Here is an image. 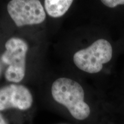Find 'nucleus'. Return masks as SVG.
<instances>
[{
	"label": "nucleus",
	"instance_id": "f257e3e1",
	"mask_svg": "<svg viewBox=\"0 0 124 124\" xmlns=\"http://www.w3.org/2000/svg\"><path fill=\"white\" fill-rule=\"evenodd\" d=\"M54 100L67 108L71 116L84 120L90 114V108L85 102V93L81 85L75 80L60 78L54 82L51 88Z\"/></svg>",
	"mask_w": 124,
	"mask_h": 124
},
{
	"label": "nucleus",
	"instance_id": "f03ea898",
	"mask_svg": "<svg viewBox=\"0 0 124 124\" xmlns=\"http://www.w3.org/2000/svg\"><path fill=\"white\" fill-rule=\"evenodd\" d=\"M113 49L106 40L101 39L86 48L80 49L74 54L73 60L78 69L90 74L102 70L103 64L112 58Z\"/></svg>",
	"mask_w": 124,
	"mask_h": 124
},
{
	"label": "nucleus",
	"instance_id": "7ed1b4c3",
	"mask_svg": "<svg viewBox=\"0 0 124 124\" xmlns=\"http://www.w3.org/2000/svg\"><path fill=\"white\" fill-rule=\"evenodd\" d=\"M6 50L1 60L8 66L5 77L9 82L18 83L25 77L26 70V56L28 46L22 39L12 38L5 44Z\"/></svg>",
	"mask_w": 124,
	"mask_h": 124
},
{
	"label": "nucleus",
	"instance_id": "20e7f679",
	"mask_svg": "<svg viewBox=\"0 0 124 124\" xmlns=\"http://www.w3.org/2000/svg\"><path fill=\"white\" fill-rule=\"evenodd\" d=\"M7 10L18 27L41 24L46 18L44 7L38 0H12Z\"/></svg>",
	"mask_w": 124,
	"mask_h": 124
},
{
	"label": "nucleus",
	"instance_id": "39448f33",
	"mask_svg": "<svg viewBox=\"0 0 124 124\" xmlns=\"http://www.w3.org/2000/svg\"><path fill=\"white\" fill-rule=\"evenodd\" d=\"M33 101L31 91L24 85L12 84L0 89V111L11 108L27 110Z\"/></svg>",
	"mask_w": 124,
	"mask_h": 124
},
{
	"label": "nucleus",
	"instance_id": "423d86ee",
	"mask_svg": "<svg viewBox=\"0 0 124 124\" xmlns=\"http://www.w3.org/2000/svg\"><path fill=\"white\" fill-rule=\"evenodd\" d=\"M72 2V0H46L44 8L49 16L58 18L67 12Z\"/></svg>",
	"mask_w": 124,
	"mask_h": 124
},
{
	"label": "nucleus",
	"instance_id": "0eeeda50",
	"mask_svg": "<svg viewBox=\"0 0 124 124\" xmlns=\"http://www.w3.org/2000/svg\"><path fill=\"white\" fill-rule=\"evenodd\" d=\"M101 2L109 8H115L117 5H124V0H102Z\"/></svg>",
	"mask_w": 124,
	"mask_h": 124
},
{
	"label": "nucleus",
	"instance_id": "6e6552de",
	"mask_svg": "<svg viewBox=\"0 0 124 124\" xmlns=\"http://www.w3.org/2000/svg\"><path fill=\"white\" fill-rule=\"evenodd\" d=\"M0 124H8L2 114L0 113Z\"/></svg>",
	"mask_w": 124,
	"mask_h": 124
},
{
	"label": "nucleus",
	"instance_id": "1a4fd4ad",
	"mask_svg": "<svg viewBox=\"0 0 124 124\" xmlns=\"http://www.w3.org/2000/svg\"><path fill=\"white\" fill-rule=\"evenodd\" d=\"M1 60H0V75H1V72H2V63H1Z\"/></svg>",
	"mask_w": 124,
	"mask_h": 124
},
{
	"label": "nucleus",
	"instance_id": "9d476101",
	"mask_svg": "<svg viewBox=\"0 0 124 124\" xmlns=\"http://www.w3.org/2000/svg\"></svg>",
	"mask_w": 124,
	"mask_h": 124
}]
</instances>
